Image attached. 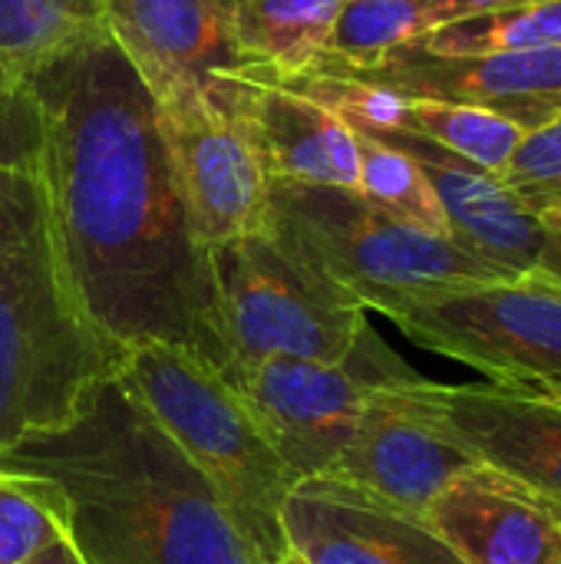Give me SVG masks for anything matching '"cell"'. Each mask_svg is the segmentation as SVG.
Returning a JSON list of instances; mask_svg holds the SVG:
<instances>
[{
  "label": "cell",
  "mask_w": 561,
  "mask_h": 564,
  "mask_svg": "<svg viewBox=\"0 0 561 564\" xmlns=\"http://www.w3.org/2000/svg\"><path fill=\"white\" fill-rule=\"evenodd\" d=\"M374 139H384L420 162L446 212L450 238L463 251L506 278L542 271L549 228L499 175H489L479 165L410 132H380Z\"/></svg>",
  "instance_id": "cell-16"
},
{
  "label": "cell",
  "mask_w": 561,
  "mask_h": 564,
  "mask_svg": "<svg viewBox=\"0 0 561 564\" xmlns=\"http://www.w3.org/2000/svg\"><path fill=\"white\" fill-rule=\"evenodd\" d=\"M265 231L364 311L390 321L433 294L506 278L456 241L407 225L350 188L271 182Z\"/></svg>",
  "instance_id": "cell-5"
},
{
  "label": "cell",
  "mask_w": 561,
  "mask_h": 564,
  "mask_svg": "<svg viewBox=\"0 0 561 564\" xmlns=\"http://www.w3.org/2000/svg\"><path fill=\"white\" fill-rule=\"evenodd\" d=\"M417 380L420 373L374 390L347 446L317 479L347 486L397 512L423 519L430 502L476 463L450 443L433 416L417 403Z\"/></svg>",
  "instance_id": "cell-10"
},
{
  "label": "cell",
  "mask_w": 561,
  "mask_h": 564,
  "mask_svg": "<svg viewBox=\"0 0 561 564\" xmlns=\"http://www.w3.org/2000/svg\"><path fill=\"white\" fill-rule=\"evenodd\" d=\"M367 79L407 99L476 106L526 135L561 119V50L529 53H427L400 46L367 69H331Z\"/></svg>",
  "instance_id": "cell-13"
},
{
  "label": "cell",
  "mask_w": 561,
  "mask_h": 564,
  "mask_svg": "<svg viewBox=\"0 0 561 564\" xmlns=\"http://www.w3.org/2000/svg\"><path fill=\"white\" fill-rule=\"evenodd\" d=\"M0 463L56 489L86 564H258L205 476L112 373L69 423Z\"/></svg>",
  "instance_id": "cell-2"
},
{
  "label": "cell",
  "mask_w": 561,
  "mask_h": 564,
  "mask_svg": "<svg viewBox=\"0 0 561 564\" xmlns=\"http://www.w3.org/2000/svg\"><path fill=\"white\" fill-rule=\"evenodd\" d=\"M400 132L420 135L499 178L526 139L519 126H513L496 112L476 106L433 102V99H407Z\"/></svg>",
  "instance_id": "cell-21"
},
{
  "label": "cell",
  "mask_w": 561,
  "mask_h": 564,
  "mask_svg": "<svg viewBox=\"0 0 561 564\" xmlns=\"http://www.w3.org/2000/svg\"><path fill=\"white\" fill-rule=\"evenodd\" d=\"M278 564H304V562H301L298 555H291V552H288V555H284V558H281V562H278Z\"/></svg>",
  "instance_id": "cell-30"
},
{
  "label": "cell",
  "mask_w": 561,
  "mask_h": 564,
  "mask_svg": "<svg viewBox=\"0 0 561 564\" xmlns=\"http://www.w3.org/2000/svg\"><path fill=\"white\" fill-rule=\"evenodd\" d=\"M109 373L205 476L255 562H281V506L301 482L218 367L185 347L142 344L119 354Z\"/></svg>",
  "instance_id": "cell-4"
},
{
  "label": "cell",
  "mask_w": 561,
  "mask_h": 564,
  "mask_svg": "<svg viewBox=\"0 0 561 564\" xmlns=\"http://www.w3.org/2000/svg\"><path fill=\"white\" fill-rule=\"evenodd\" d=\"M393 324L420 347L460 360L499 387L561 397V281L499 278L433 294Z\"/></svg>",
  "instance_id": "cell-8"
},
{
  "label": "cell",
  "mask_w": 561,
  "mask_h": 564,
  "mask_svg": "<svg viewBox=\"0 0 561 564\" xmlns=\"http://www.w3.org/2000/svg\"><path fill=\"white\" fill-rule=\"evenodd\" d=\"M43 139V106L33 86L13 99H0V169L40 165Z\"/></svg>",
  "instance_id": "cell-26"
},
{
  "label": "cell",
  "mask_w": 561,
  "mask_h": 564,
  "mask_svg": "<svg viewBox=\"0 0 561 564\" xmlns=\"http://www.w3.org/2000/svg\"><path fill=\"white\" fill-rule=\"evenodd\" d=\"M529 212L546 225V228H561V192L559 195H549L536 205H529Z\"/></svg>",
  "instance_id": "cell-29"
},
{
  "label": "cell",
  "mask_w": 561,
  "mask_h": 564,
  "mask_svg": "<svg viewBox=\"0 0 561 564\" xmlns=\"http://www.w3.org/2000/svg\"><path fill=\"white\" fill-rule=\"evenodd\" d=\"M159 126L198 245L212 251L265 231L271 178L241 126L215 106L159 109Z\"/></svg>",
  "instance_id": "cell-12"
},
{
  "label": "cell",
  "mask_w": 561,
  "mask_h": 564,
  "mask_svg": "<svg viewBox=\"0 0 561 564\" xmlns=\"http://www.w3.org/2000/svg\"><path fill=\"white\" fill-rule=\"evenodd\" d=\"M539 274L561 281V228H549V248H546V258H542V271Z\"/></svg>",
  "instance_id": "cell-28"
},
{
  "label": "cell",
  "mask_w": 561,
  "mask_h": 564,
  "mask_svg": "<svg viewBox=\"0 0 561 564\" xmlns=\"http://www.w3.org/2000/svg\"><path fill=\"white\" fill-rule=\"evenodd\" d=\"M106 23L159 109L215 106L231 116V86L248 63L228 0H106Z\"/></svg>",
  "instance_id": "cell-9"
},
{
  "label": "cell",
  "mask_w": 561,
  "mask_h": 564,
  "mask_svg": "<svg viewBox=\"0 0 561 564\" xmlns=\"http://www.w3.org/2000/svg\"><path fill=\"white\" fill-rule=\"evenodd\" d=\"M66 535L56 489L26 469L0 463V564H26Z\"/></svg>",
  "instance_id": "cell-24"
},
{
  "label": "cell",
  "mask_w": 561,
  "mask_h": 564,
  "mask_svg": "<svg viewBox=\"0 0 561 564\" xmlns=\"http://www.w3.org/2000/svg\"><path fill=\"white\" fill-rule=\"evenodd\" d=\"M433 26L423 0H347L317 69H367Z\"/></svg>",
  "instance_id": "cell-22"
},
{
  "label": "cell",
  "mask_w": 561,
  "mask_h": 564,
  "mask_svg": "<svg viewBox=\"0 0 561 564\" xmlns=\"http://www.w3.org/2000/svg\"><path fill=\"white\" fill-rule=\"evenodd\" d=\"M231 119L255 145L271 182L357 192V132L294 83L248 66L231 86Z\"/></svg>",
  "instance_id": "cell-14"
},
{
  "label": "cell",
  "mask_w": 561,
  "mask_h": 564,
  "mask_svg": "<svg viewBox=\"0 0 561 564\" xmlns=\"http://www.w3.org/2000/svg\"><path fill=\"white\" fill-rule=\"evenodd\" d=\"M43 106V182L73 301L116 364L142 344L225 364L208 251L198 245L159 109L106 33L30 79Z\"/></svg>",
  "instance_id": "cell-1"
},
{
  "label": "cell",
  "mask_w": 561,
  "mask_h": 564,
  "mask_svg": "<svg viewBox=\"0 0 561 564\" xmlns=\"http://www.w3.org/2000/svg\"><path fill=\"white\" fill-rule=\"evenodd\" d=\"M225 360H317L350 354L367 311L291 258L268 231L208 251Z\"/></svg>",
  "instance_id": "cell-6"
},
{
  "label": "cell",
  "mask_w": 561,
  "mask_h": 564,
  "mask_svg": "<svg viewBox=\"0 0 561 564\" xmlns=\"http://www.w3.org/2000/svg\"><path fill=\"white\" fill-rule=\"evenodd\" d=\"M466 564H561V509L516 479L470 466L423 512Z\"/></svg>",
  "instance_id": "cell-17"
},
{
  "label": "cell",
  "mask_w": 561,
  "mask_h": 564,
  "mask_svg": "<svg viewBox=\"0 0 561 564\" xmlns=\"http://www.w3.org/2000/svg\"><path fill=\"white\" fill-rule=\"evenodd\" d=\"M427 53H529L561 50V0H526L486 13H473L427 30L413 43Z\"/></svg>",
  "instance_id": "cell-20"
},
{
  "label": "cell",
  "mask_w": 561,
  "mask_h": 564,
  "mask_svg": "<svg viewBox=\"0 0 561 564\" xmlns=\"http://www.w3.org/2000/svg\"><path fill=\"white\" fill-rule=\"evenodd\" d=\"M106 33V0H0V66L26 83Z\"/></svg>",
  "instance_id": "cell-19"
},
{
  "label": "cell",
  "mask_w": 561,
  "mask_h": 564,
  "mask_svg": "<svg viewBox=\"0 0 561 564\" xmlns=\"http://www.w3.org/2000/svg\"><path fill=\"white\" fill-rule=\"evenodd\" d=\"M26 564H86L83 555L76 552V545L69 539H60L56 545H50L46 552H40L36 558H30Z\"/></svg>",
  "instance_id": "cell-27"
},
{
  "label": "cell",
  "mask_w": 561,
  "mask_h": 564,
  "mask_svg": "<svg viewBox=\"0 0 561 564\" xmlns=\"http://www.w3.org/2000/svg\"><path fill=\"white\" fill-rule=\"evenodd\" d=\"M347 0H228L235 46L248 66L284 83L317 69Z\"/></svg>",
  "instance_id": "cell-18"
},
{
  "label": "cell",
  "mask_w": 561,
  "mask_h": 564,
  "mask_svg": "<svg viewBox=\"0 0 561 564\" xmlns=\"http://www.w3.org/2000/svg\"><path fill=\"white\" fill-rule=\"evenodd\" d=\"M109 370L63 271L43 169H0V459L69 423Z\"/></svg>",
  "instance_id": "cell-3"
},
{
  "label": "cell",
  "mask_w": 561,
  "mask_h": 564,
  "mask_svg": "<svg viewBox=\"0 0 561 564\" xmlns=\"http://www.w3.org/2000/svg\"><path fill=\"white\" fill-rule=\"evenodd\" d=\"M218 373L241 397L298 482L317 479L337 459L374 390L417 377L370 324L350 354L334 364L228 357Z\"/></svg>",
  "instance_id": "cell-7"
},
{
  "label": "cell",
  "mask_w": 561,
  "mask_h": 564,
  "mask_svg": "<svg viewBox=\"0 0 561 564\" xmlns=\"http://www.w3.org/2000/svg\"><path fill=\"white\" fill-rule=\"evenodd\" d=\"M357 149H360V178H357V195L370 202L374 208L417 225L430 235L450 238V221L446 212L420 169L413 155L403 149L357 132ZM453 241V238H450Z\"/></svg>",
  "instance_id": "cell-23"
},
{
  "label": "cell",
  "mask_w": 561,
  "mask_h": 564,
  "mask_svg": "<svg viewBox=\"0 0 561 564\" xmlns=\"http://www.w3.org/2000/svg\"><path fill=\"white\" fill-rule=\"evenodd\" d=\"M417 403L473 463L561 509V397L499 383H413Z\"/></svg>",
  "instance_id": "cell-11"
},
{
  "label": "cell",
  "mask_w": 561,
  "mask_h": 564,
  "mask_svg": "<svg viewBox=\"0 0 561 564\" xmlns=\"http://www.w3.org/2000/svg\"><path fill=\"white\" fill-rule=\"evenodd\" d=\"M281 532L304 564H466L423 519L327 479L301 482L284 499Z\"/></svg>",
  "instance_id": "cell-15"
},
{
  "label": "cell",
  "mask_w": 561,
  "mask_h": 564,
  "mask_svg": "<svg viewBox=\"0 0 561 564\" xmlns=\"http://www.w3.org/2000/svg\"><path fill=\"white\" fill-rule=\"evenodd\" d=\"M503 182L522 198V205H536L561 192V119L552 126L529 132L516 149L513 162L503 172Z\"/></svg>",
  "instance_id": "cell-25"
}]
</instances>
